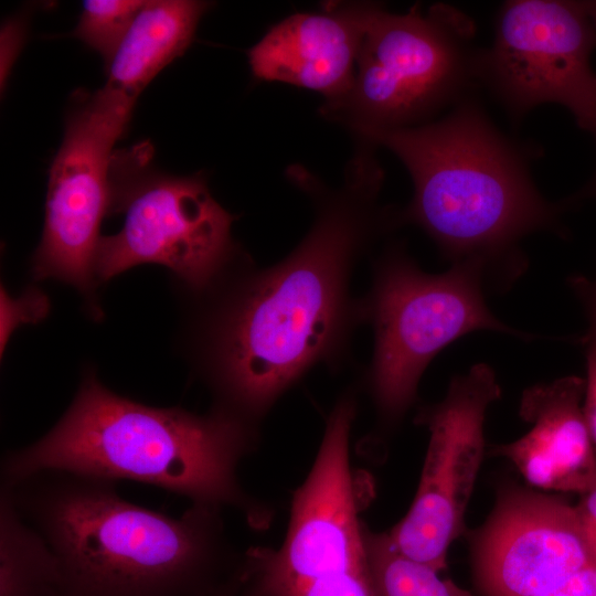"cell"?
<instances>
[{
  "label": "cell",
  "mask_w": 596,
  "mask_h": 596,
  "mask_svg": "<svg viewBox=\"0 0 596 596\" xmlns=\"http://www.w3.org/2000/svg\"><path fill=\"white\" fill-rule=\"evenodd\" d=\"M375 150L356 141L338 187L288 166L287 180L313 207L308 232L281 260L257 268L249 259L209 290L199 352L214 407L258 426L313 368L334 371L352 360L354 332L365 324L352 275L403 226L401 207L379 201L385 173Z\"/></svg>",
  "instance_id": "obj_1"
},
{
  "label": "cell",
  "mask_w": 596,
  "mask_h": 596,
  "mask_svg": "<svg viewBox=\"0 0 596 596\" xmlns=\"http://www.w3.org/2000/svg\"><path fill=\"white\" fill-rule=\"evenodd\" d=\"M390 150L406 168L413 196L402 225L424 231L451 264L479 260L487 278L510 285L526 267L520 241L532 233L563 234L573 201L546 200L536 188L531 146L505 136L476 95L424 125L353 137Z\"/></svg>",
  "instance_id": "obj_2"
},
{
  "label": "cell",
  "mask_w": 596,
  "mask_h": 596,
  "mask_svg": "<svg viewBox=\"0 0 596 596\" xmlns=\"http://www.w3.org/2000/svg\"><path fill=\"white\" fill-rule=\"evenodd\" d=\"M2 482L57 556L60 596H203L237 572L221 509L173 518L124 499L115 481L63 471Z\"/></svg>",
  "instance_id": "obj_3"
},
{
  "label": "cell",
  "mask_w": 596,
  "mask_h": 596,
  "mask_svg": "<svg viewBox=\"0 0 596 596\" xmlns=\"http://www.w3.org/2000/svg\"><path fill=\"white\" fill-rule=\"evenodd\" d=\"M257 439L258 426L221 408L199 415L148 406L111 392L91 373L47 434L3 457L2 481L41 471L134 480L184 496L192 504L236 508L259 526L266 512L237 477Z\"/></svg>",
  "instance_id": "obj_4"
},
{
  "label": "cell",
  "mask_w": 596,
  "mask_h": 596,
  "mask_svg": "<svg viewBox=\"0 0 596 596\" xmlns=\"http://www.w3.org/2000/svg\"><path fill=\"white\" fill-rule=\"evenodd\" d=\"M371 270V286L362 300L374 349L363 384L384 427L402 419L416 400L428 364L460 337L490 330L535 338L490 311L483 296L486 268L479 260L454 263L445 273L428 274L403 241H390L372 259Z\"/></svg>",
  "instance_id": "obj_5"
},
{
  "label": "cell",
  "mask_w": 596,
  "mask_h": 596,
  "mask_svg": "<svg viewBox=\"0 0 596 596\" xmlns=\"http://www.w3.org/2000/svg\"><path fill=\"white\" fill-rule=\"evenodd\" d=\"M475 21L448 3L383 6L364 35L348 92L319 114L352 137L427 124L480 88Z\"/></svg>",
  "instance_id": "obj_6"
},
{
  "label": "cell",
  "mask_w": 596,
  "mask_h": 596,
  "mask_svg": "<svg viewBox=\"0 0 596 596\" xmlns=\"http://www.w3.org/2000/svg\"><path fill=\"white\" fill-rule=\"evenodd\" d=\"M150 147L113 155L111 206L123 228L102 236L94 273L109 278L140 264L168 267L188 287L207 292L251 259L232 237L235 216L212 196L201 173L175 177L149 167Z\"/></svg>",
  "instance_id": "obj_7"
},
{
  "label": "cell",
  "mask_w": 596,
  "mask_h": 596,
  "mask_svg": "<svg viewBox=\"0 0 596 596\" xmlns=\"http://www.w3.org/2000/svg\"><path fill=\"white\" fill-rule=\"evenodd\" d=\"M354 390L330 412L315 462L294 494L278 550L251 549L238 567L240 596H286L312 581L366 567L360 497L350 462Z\"/></svg>",
  "instance_id": "obj_8"
},
{
  "label": "cell",
  "mask_w": 596,
  "mask_h": 596,
  "mask_svg": "<svg viewBox=\"0 0 596 596\" xmlns=\"http://www.w3.org/2000/svg\"><path fill=\"white\" fill-rule=\"evenodd\" d=\"M596 29L583 1L509 0L489 47L478 56L479 86L519 123L543 104L565 107L596 132Z\"/></svg>",
  "instance_id": "obj_9"
},
{
  "label": "cell",
  "mask_w": 596,
  "mask_h": 596,
  "mask_svg": "<svg viewBox=\"0 0 596 596\" xmlns=\"http://www.w3.org/2000/svg\"><path fill=\"white\" fill-rule=\"evenodd\" d=\"M134 105L104 86L68 114L49 170L44 230L32 259L36 279L55 278L83 292L92 290L99 226L111 207V149Z\"/></svg>",
  "instance_id": "obj_10"
},
{
  "label": "cell",
  "mask_w": 596,
  "mask_h": 596,
  "mask_svg": "<svg viewBox=\"0 0 596 596\" xmlns=\"http://www.w3.org/2000/svg\"><path fill=\"white\" fill-rule=\"evenodd\" d=\"M501 397L493 370L479 363L451 379L445 397L419 407L415 423L429 433L411 508L387 533L406 556L443 572L465 532V514L486 453L485 422Z\"/></svg>",
  "instance_id": "obj_11"
},
{
  "label": "cell",
  "mask_w": 596,
  "mask_h": 596,
  "mask_svg": "<svg viewBox=\"0 0 596 596\" xmlns=\"http://www.w3.org/2000/svg\"><path fill=\"white\" fill-rule=\"evenodd\" d=\"M469 540L481 596H545L594 564L574 504L517 485L498 492Z\"/></svg>",
  "instance_id": "obj_12"
},
{
  "label": "cell",
  "mask_w": 596,
  "mask_h": 596,
  "mask_svg": "<svg viewBox=\"0 0 596 596\" xmlns=\"http://www.w3.org/2000/svg\"><path fill=\"white\" fill-rule=\"evenodd\" d=\"M376 1H324L317 12L292 13L247 51L254 78L319 93L323 102L350 88Z\"/></svg>",
  "instance_id": "obj_13"
},
{
  "label": "cell",
  "mask_w": 596,
  "mask_h": 596,
  "mask_svg": "<svg viewBox=\"0 0 596 596\" xmlns=\"http://www.w3.org/2000/svg\"><path fill=\"white\" fill-rule=\"evenodd\" d=\"M585 379L564 376L524 390L519 415L531 428L489 454L510 460L531 486L582 494L596 483V451L583 412Z\"/></svg>",
  "instance_id": "obj_14"
},
{
  "label": "cell",
  "mask_w": 596,
  "mask_h": 596,
  "mask_svg": "<svg viewBox=\"0 0 596 596\" xmlns=\"http://www.w3.org/2000/svg\"><path fill=\"white\" fill-rule=\"evenodd\" d=\"M210 7L198 0L146 1L105 68V86L136 102L152 78L187 51Z\"/></svg>",
  "instance_id": "obj_15"
},
{
  "label": "cell",
  "mask_w": 596,
  "mask_h": 596,
  "mask_svg": "<svg viewBox=\"0 0 596 596\" xmlns=\"http://www.w3.org/2000/svg\"><path fill=\"white\" fill-rule=\"evenodd\" d=\"M54 551L19 512L8 485L0 491V596H60Z\"/></svg>",
  "instance_id": "obj_16"
},
{
  "label": "cell",
  "mask_w": 596,
  "mask_h": 596,
  "mask_svg": "<svg viewBox=\"0 0 596 596\" xmlns=\"http://www.w3.org/2000/svg\"><path fill=\"white\" fill-rule=\"evenodd\" d=\"M365 558L376 596H473L434 567L401 553L386 532L364 529Z\"/></svg>",
  "instance_id": "obj_17"
},
{
  "label": "cell",
  "mask_w": 596,
  "mask_h": 596,
  "mask_svg": "<svg viewBox=\"0 0 596 596\" xmlns=\"http://www.w3.org/2000/svg\"><path fill=\"white\" fill-rule=\"evenodd\" d=\"M145 2L86 0L73 34L103 57L106 68Z\"/></svg>",
  "instance_id": "obj_18"
},
{
  "label": "cell",
  "mask_w": 596,
  "mask_h": 596,
  "mask_svg": "<svg viewBox=\"0 0 596 596\" xmlns=\"http://www.w3.org/2000/svg\"><path fill=\"white\" fill-rule=\"evenodd\" d=\"M286 596H376L368 566L322 577L288 593Z\"/></svg>",
  "instance_id": "obj_19"
},
{
  "label": "cell",
  "mask_w": 596,
  "mask_h": 596,
  "mask_svg": "<svg viewBox=\"0 0 596 596\" xmlns=\"http://www.w3.org/2000/svg\"><path fill=\"white\" fill-rule=\"evenodd\" d=\"M49 300L41 291L32 289L13 299L1 290V349L8 342L12 330L24 322H38L49 311Z\"/></svg>",
  "instance_id": "obj_20"
},
{
  "label": "cell",
  "mask_w": 596,
  "mask_h": 596,
  "mask_svg": "<svg viewBox=\"0 0 596 596\" xmlns=\"http://www.w3.org/2000/svg\"><path fill=\"white\" fill-rule=\"evenodd\" d=\"M584 341L586 343V379L583 412L596 451V340L584 339Z\"/></svg>",
  "instance_id": "obj_21"
},
{
  "label": "cell",
  "mask_w": 596,
  "mask_h": 596,
  "mask_svg": "<svg viewBox=\"0 0 596 596\" xmlns=\"http://www.w3.org/2000/svg\"><path fill=\"white\" fill-rule=\"evenodd\" d=\"M589 556L596 565V483L574 504Z\"/></svg>",
  "instance_id": "obj_22"
},
{
  "label": "cell",
  "mask_w": 596,
  "mask_h": 596,
  "mask_svg": "<svg viewBox=\"0 0 596 596\" xmlns=\"http://www.w3.org/2000/svg\"><path fill=\"white\" fill-rule=\"evenodd\" d=\"M25 30L18 20L7 21L1 30V86L7 83L11 66L23 45Z\"/></svg>",
  "instance_id": "obj_23"
},
{
  "label": "cell",
  "mask_w": 596,
  "mask_h": 596,
  "mask_svg": "<svg viewBox=\"0 0 596 596\" xmlns=\"http://www.w3.org/2000/svg\"><path fill=\"white\" fill-rule=\"evenodd\" d=\"M545 596H596V565L590 564L579 570Z\"/></svg>",
  "instance_id": "obj_24"
},
{
  "label": "cell",
  "mask_w": 596,
  "mask_h": 596,
  "mask_svg": "<svg viewBox=\"0 0 596 596\" xmlns=\"http://www.w3.org/2000/svg\"><path fill=\"white\" fill-rule=\"evenodd\" d=\"M571 286L581 299L588 318L589 329L585 339L596 340V277L592 279L583 276L573 277Z\"/></svg>",
  "instance_id": "obj_25"
},
{
  "label": "cell",
  "mask_w": 596,
  "mask_h": 596,
  "mask_svg": "<svg viewBox=\"0 0 596 596\" xmlns=\"http://www.w3.org/2000/svg\"><path fill=\"white\" fill-rule=\"evenodd\" d=\"M203 596H240L238 575L235 574L227 582Z\"/></svg>",
  "instance_id": "obj_26"
},
{
  "label": "cell",
  "mask_w": 596,
  "mask_h": 596,
  "mask_svg": "<svg viewBox=\"0 0 596 596\" xmlns=\"http://www.w3.org/2000/svg\"><path fill=\"white\" fill-rule=\"evenodd\" d=\"M593 136H594V139L596 141V132ZM585 198H594V199H596V169L594 171V174H593L590 181L586 184V187L583 189V191H581L575 196H573L572 200L575 202L577 200L585 199Z\"/></svg>",
  "instance_id": "obj_27"
},
{
  "label": "cell",
  "mask_w": 596,
  "mask_h": 596,
  "mask_svg": "<svg viewBox=\"0 0 596 596\" xmlns=\"http://www.w3.org/2000/svg\"><path fill=\"white\" fill-rule=\"evenodd\" d=\"M583 3L596 29V0H587Z\"/></svg>",
  "instance_id": "obj_28"
}]
</instances>
